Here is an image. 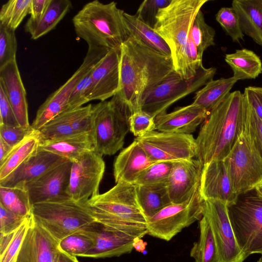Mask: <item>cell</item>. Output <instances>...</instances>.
<instances>
[{
	"label": "cell",
	"instance_id": "cell-1",
	"mask_svg": "<svg viewBox=\"0 0 262 262\" xmlns=\"http://www.w3.org/2000/svg\"><path fill=\"white\" fill-rule=\"evenodd\" d=\"M175 71L171 56L128 36L120 46V89L116 95L130 110H140L144 99Z\"/></svg>",
	"mask_w": 262,
	"mask_h": 262
},
{
	"label": "cell",
	"instance_id": "cell-2",
	"mask_svg": "<svg viewBox=\"0 0 262 262\" xmlns=\"http://www.w3.org/2000/svg\"><path fill=\"white\" fill-rule=\"evenodd\" d=\"M244 113L245 98L239 91L230 93L209 113L195 139V158L203 165L228 155L239 134Z\"/></svg>",
	"mask_w": 262,
	"mask_h": 262
},
{
	"label": "cell",
	"instance_id": "cell-3",
	"mask_svg": "<svg viewBox=\"0 0 262 262\" xmlns=\"http://www.w3.org/2000/svg\"><path fill=\"white\" fill-rule=\"evenodd\" d=\"M86 203L97 223L135 238L148 234L147 219L138 202L135 184L116 183Z\"/></svg>",
	"mask_w": 262,
	"mask_h": 262
},
{
	"label": "cell",
	"instance_id": "cell-4",
	"mask_svg": "<svg viewBox=\"0 0 262 262\" xmlns=\"http://www.w3.org/2000/svg\"><path fill=\"white\" fill-rule=\"evenodd\" d=\"M124 13L115 2H89L73 18L75 31L87 43L89 48L110 50L120 48L128 37Z\"/></svg>",
	"mask_w": 262,
	"mask_h": 262
},
{
	"label": "cell",
	"instance_id": "cell-5",
	"mask_svg": "<svg viewBox=\"0 0 262 262\" xmlns=\"http://www.w3.org/2000/svg\"><path fill=\"white\" fill-rule=\"evenodd\" d=\"M132 113L116 95L109 101L93 105L90 134L95 152L101 156H112L122 148L130 131Z\"/></svg>",
	"mask_w": 262,
	"mask_h": 262
},
{
	"label": "cell",
	"instance_id": "cell-6",
	"mask_svg": "<svg viewBox=\"0 0 262 262\" xmlns=\"http://www.w3.org/2000/svg\"><path fill=\"white\" fill-rule=\"evenodd\" d=\"M224 161L235 193L238 196L262 181V155L246 110L238 137Z\"/></svg>",
	"mask_w": 262,
	"mask_h": 262
},
{
	"label": "cell",
	"instance_id": "cell-7",
	"mask_svg": "<svg viewBox=\"0 0 262 262\" xmlns=\"http://www.w3.org/2000/svg\"><path fill=\"white\" fill-rule=\"evenodd\" d=\"M208 0H171L160 9L154 30L167 43L173 65L192 40L191 31L194 18Z\"/></svg>",
	"mask_w": 262,
	"mask_h": 262
},
{
	"label": "cell",
	"instance_id": "cell-8",
	"mask_svg": "<svg viewBox=\"0 0 262 262\" xmlns=\"http://www.w3.org/2000/svg\"><path fill=\"white\" fill-rule=\"evenodd\" d=\"M32 214L35 223L58 242L96 222L86 202L72 199L33 204Z\"/></svg>",
	"mask_w": 262,
	"mask_h": 262
},
{
	"label": "cell",
	"instance_id": "cell-9",
	"mask_svg": "<svg viewBox=\"0 0 262 262\" xmlns=\"http://www.w3.org/2000/svg\"><path fill=\"white\" fill-rule=\"evenodd\" d=\"M228 208L236 240L246 257L262 254V200L255 190L239 195Z\"/></svg>",
	"mask_w": 262,
	"mask_h": 262
},
{
	"label": "cell",
	"instance_id": "cell-10",
	"mask_svg": "<svg viewBox=\"0 0 262 262\" xmlns=\"http://www.w3.org/2000/svg\"><path fill=\"white\" fill-rule=\"evenodd\" d=\"M215 68L203 66L193 77L185 79L174 71L168 77L155 88L144 99L140 110L154 118L166 112L167 108L177 101L199 90L212 80Z\"/></svg>",
	"mask_w": 262,
	"mask_h": 262
},
{
	"label": "cell",
	"instance_id": "cell-11",
	"mask_svg": "<svg viewBox=\"0 0 262 262\" xmlns=\"http://www.w3.org/2000/svg\"><path fill=\"white\" fill-rule=\"evenodd\" d=\"M204 200L200 188L187 201L171 203L147 220L148 234L170 241L203 216Z\"/></svg>",
	"mask_w": 262,
	"mask_h": 262
},
{
	"label": "cell",
	"instance_id": "cell-12",
	"mask_svg": "<svg viewBox=\"0 0 262 262\" xmlns=\"http://www.w3.org/2000/svg\"><path fill=\"white\" fill-rule=\"evenodd\" d=\"M154 162H176L195 157V139L191 134L153 130L135 139Z\"/></svg>",
	"mask_w": 262,
	"mask_h": 262
},
{
	"label": "cell",
	"instance_id": "cell-13",
	"mask_svg": "<svg viewBox=\"0 0 262 262\" xmlns=\"http://www.w3.org/2000/svg\"><path fill=\"white\" fill-rule=\"evenodd\" d=\"M109 51L104 49L88 48L86 56L79 68L39 107L31 125L35 130L38 131L52 119L66 112L69 99L76 84Z\"/></svg>",
	"mask_w": 262,
	"mask_h": 262
},
{
	"label": "cell",
	"instance_id": "cell-14",
	"mask_svg": "<svg viewBox=\"0 0 262 262\" xmlns=\"http://www.w3.org/2000/svg\"><path fill=\"white\" fill-rule=\"evenodd\" d=\"M105 167L102 156L94 150L72 161L67 190L69 196L74 201L85 203L99 194V185Z\"/></svg>",
	"mask_w": 262,
	"mask_h": 262
},
{
	"label": "cell",
	"instance_id": "cell-15",
	"mask_svg": "<svg viewBox=\"0 0 262 262\" xmlns=\"http://www.w3.org/2000/svg\"><path fill=\"white\" fill-rule=\"evenodd\" d=\"M203 215L207 219L215 241L220 262H243L246 258L232 229L228 206L223 202L205 200Z\"/></svg>",
	"mask_w": 262,
	"mask_h": 262
},
{
	"label": "cell",
	"instance_id": "cell-16",
	"mask_svg": "<svg viewBox=\"0 0 262 262\" xmlns=\"http://www.w3.org/2000/svg\"><path fill=\"white\" fill-rule=\"evenodd\" d=\"M71 166L72 161L67 159L37 179L26 183L25 186L32 205L71 199L67 193Z\"/></svg>",
	"mask_w": 262,
	"mask_h": 262
},
{
	"label": "cell",
	"instance_id": "cell-17",
	"mask_svg": "<svg viewBox=\"0 0 262 262\" xmlns=\"http://www.w3.org/2000/svg\"><path fill=\"white\" fill-rule=\"evenodd\" d=\"M120 48L110 50L96 64L91 74L89 101H106L120 89Z\"/></svg>",
	"mask_w": 262,
	"mask_h": 262
},
{
	"label": "cell",
	"instance_id": "cell-18",
	"mask_svg": "<svg viewBox=\"0 0 262 262\" xmlns=\"http://www.w3.org/2000/svg\"><path fill=\"white\" fill-rule=\"evenodd\" d=\"M200 192L204 200H219L228 206L236 202L238 195L233 189L224 160H212L203 165Z\"/></svg>",
	"mask_w": 262,
	"mask_h": 262
},
{
	"label": "cell",
	"instance_id": "cell-19",
	"mask_svg": "<svg viewBox=\"0 0 262 262\" xmlns=\"http://www.w3.org/2000/svg\"><path fill=\"white\" fill-rule=\"evenodd\" d=\"M203 166L196 159L173 163L166 182L172 203L187 201L200 188Z\"/></svg>",
	"mask_w": 262,
	"mask_h": 262
},
{
	"label": "cell",
	"instance_id": "cell-20",
	"mask_svg": "<svg viewBox=\"0 0 262 262\" xmlns=\"http://www.w3.org/2000/svg\"><path fill=\"white\" fill-rule=\"evenodd\" d=\"M92 106L91 104L82 106L52 119L38 130L41 142L90 133Z\"/></svg>",
	"mask_w": 262,
	"mask_h": 262
},
{
	"label": "cell",
	"instance_id": "cell-21",
	"mask_svg": "<svg viewBox=\"0 0 262 262\" xmlns=\"http://www.w3.org/2000/svg\"><path fill=\"white\" fill-rule=\"evenodd\" d=\"M86 230L95 239L93 248L83 257L106 258L130 253L134 248L135 238L95 222Z\"/></svg>",
	"mask_w": 262,
	"mask_h": 262
},
{
	"label": "cell",
	"instance_id": "cell-22",
	"mask_svg": "<svg viewBox=\"0 0 262 262\" xmlns=\"http://www.w3.org/2000/svg\"><path fill=\"white\" fill-rule=\"evenodd\" d=\"M58 244V242L33 219L16 262H54L59 251Z\"/></svg>",
	"mask_w": 262,
	"mask_h": 262
},
{
	"label": "cell",
	"instance_id": "cell-23",
	"mask_svg": "<svg viewBox=\"0 0 262 262\" xmlns=\"http://www.w3.org/2000/svg\"><path fill=\"white\" fill-rule=\"evenodd\" d=\"M208 113L193 103L179 107L173 111L155 118L156 129L159 132L191 134L202 124Z\"/></svg>",
	"mask_w": 262,
	"mask_h": 262
},
{
	"label": "cell",
	"instance_id": "cell-24",
	"mask_svg": "<svg viewBox=\"0 0 262 262\" xmlns=\"http://www.w3.org/2000/svg\"><path fill=\"white\" fill-rule=\"evenodd\" d=\"M0 84L4 88L19 125L29 127L26 92L16 59L0 68Z\"/></svg>",
	"mask_w": 262,
	"mask_h": 262
},
{
	"label": "cell",
	"instance_id": "cell-25",
	"mask_svg": "<svg viewBox=\"0 0 262 262\" xmlns=\"http://www.w3.org/2000/svg\"><path fill=\"white\" fill-rule=\"evenodd\" d=\"M155 162L148 156L139 143L134 141L123 149L114 163V177L116 183L135 184L138 177Z\"/></svg>",
	"mask_w": 262,
	"mask_h": 262
},
{
	"label": "cell",
	"instance_id": "cell-26",
	"mask_svg": "<svg viewBox=\"0 0 262 262\" xmlns=\"http://www.w3.org/2000/svg\"><path fill=\"white\" fill-rule=\"evenodd\" d=\"M66 160L51 152L38 149L8 177L0 181V186L14 187L25 185Z\"/></svg>",
	"mask_w": 262,
	"mask_h": 262
},
{
	"label": "cell",
	"instance_id": "cell-27",
	"mask_svg": "<svg viewBox=\"0 0 262 262\" xmlns=\"http://www.w3.org/2000/svg\"><path fill=\"white\" fill-rule=\"evenodd\" d=\"M73 161L84 154L94 150L90 133L41 142L39 148Z\"/></svg>",
	"mask_w": 262,
	"mask_h": 262
},
{
	"label": "cell",
	"instance_id": "cell-28",
	"mask_svg": "<svg viewBox=\"0 0 262 262\" xmlns=\"http://www.w3.org/2000/svg\"><path fill=\"white\" fill-rule=\"evenodd\" d=\"M232 7L244 34L262 48V0H234Z\"/></svg>",
	"mask_w": 262,
	"mask_h": 262
},
{
	"label": "cell",
	"instance_id": "cell-29",
	"mask_svg": "<svg viewBox=\"0 0 262 262\" xmlns=\"http://www.w3.org/2000/svg\"><path fill=\"white\" fill-rule=\"evenodd\" d=\"M124 20L128 36L158 53L171 56L168 45L154 28L144 23L135 14L124 12Z\"/></svg>",
	"mask_w": 262,
	"mask_h": 262
},
{
	"label": "cell",
	"instance_id": "cell-30",
	"mask_svg": "<svg viewBox=\"0 0 262 262\" xmlns=\"http://www.w3.org/2000/svg\"><path fill=\"white\" fill-rule=\"evenodd\" d=\"M225 61L233 72V77L237 81L255 79L262 73V62L253 51L242 49L227 54Z\"/></svg>",
	"mask_w": 262,
	"mask_h": 262
},
{
	"label": "cell",
	"instance_id": "cell-31",
	"mask_svg": "<svg viewBox=\"0 0 262 262\" xmlns=\"http://www.w3.org/2000/svg\"><path fill=\"white\" fill-rule=\"evenodd\" d=\"M135 185L138 202L147 220L172 203L166 183Z\"/></svg>",
	"mask_w": 262,
	"mask_h": 262
},
{
	"label": "cell",
	"instance_id": "cell-32",
	"mask_svg": "<svg viewBox=\"0 0 262 262\" xmlns=\"http://www.w3.org/2000/svg\"><path fill=\"white\" fill-rule=\"evenodd\" d=\"M237 81L233 76L212 79L195 93L192 103L202 107L209 113L225 99Z\"/></svg>",
	"mask_w": 262,
	"mask_h": 262
},
{
	"label": "cell",
	"instance_id": "cell-33",
	"mask_svg": "<svg viewBox=\"0 0 262 262\" xmlns=\"http://www.w3.org/2000/svg\"><path fill=\"white\" fill-rule=\"evenodd\" d=\"M72 8L69 0H51L46 12L36 23L26 24L25 29L31 38L37 39L54 29Z\"/></svg>",
	"mask_w": 262,
	"mask_h": 262
},
{
	"label": "cell",
	"instance_id": "cell-34",
	"mask_svg": "<svg viewBox=\"0 0 262 262\" xmlns=\"http://www.w3.org/2000/svg\"><path fill=\"white\" fill-rule=\"evenodd\" d=\"M40 143L39 131L35 130L14 147L5 161L0 164V181L5 179L34 155L38 150Z\"/></svg>",
	"mask_w": 262,
	"mask_h": 262
},
{
	"label": "cell",
	"instance_id": "cell-35",
	"mask_svg": "<svg viewBox=\"0 0 262 262\" xmlns=\"http://www.w3.org/2000/svg\"><path fill=\"white\" fill-rule=\"evenodd\" d=\"M200 237L193 243L190 256L195 262H220L217 249L210 225L203 215L199 222Z\"/></svg>",
	"mask_w": 262,
	"mask_h": 262
},
{
	"label": "cell",
	"instance_id": "cell-36",
	"mask_svg": "<svg viewBox=\"0 0 262 262\" xmlns=\"http://www.w3.org/2000/svg\"><path fill=\"white\" fill-rule=\"evenodd\" d=\"M0 204L13 213L25 217L32 213V204L25 185L0 186Z\"/></svg>",
	"mask_w": 262,
	"mask_h": 262
},
{
	"label": "cell",
	"instance_id": "cell-37",
	"mask_svg": "<svg viewBox=\"0 0 262 262\" xmlns=\"http://www.w3.org/2000/svg\"><path fill=\"white\" fill-rule=\"evenodd\" d=\"M33 220L31 213L16 230L7 234H1L0 262H16Z\"/></svg>",
	"mask_w": 262,
	"mask_h": 262
},
{
	"label": "cell",
	"instance_id": "cell-38",
	"mask_svg": "<svg viewBox=\"0 0 262 262\" xmlns=\"http://www.w3.org/2000/svg\"><path fill=\"white\" fill-rule=\"evenodd\" d=\"M32 0H9L0 10V24L13 31L31 12Z\"/></svg>",
	"mask_w": 262,
	"mask_h": 262
},
{
	"label": "cell",
	"instance_id": "cell-39",
	"mask_svg": "<svg viewBox=\"0 0 262 262\" xmlns=\"http://www.w3.org/2000/svg\"><path fill=\"white\" fill-rule=\"evenodd\" d=\"M95 244V239L86 230L76 232L69 235L58 242V249L72 256L84 255L91 250Z\"/></svg>",
	"mask_w": 262,
	"mask_h": 262
},
{
	"label": "cell",
	"instance_id": "cell-40",
	"mask_svg": "<svg viewBox=\"0 0 262 262\" xmlns=\"http://www.w3.org/2000/svg\"><path fill=\"white\" fill-rule=\"evenodd\" d=\"M215 30L206 23L204 14L200 10L194 18L191 36L200 55L203 56L208 48L215 45Z\"/></svg>",
	"mask_w": 262,
	"mask_h": 262
},
{
	"label": "cell",
	"instance_id": "cell-41",
	"mask_svg": "<svg viewBox=\"0 0 262 262\" xmlns=\"http://www.w3.org/2000/svg\"><path fill=\"white\" fill-rule=\"evenodd\" d=\"M173 163L169 162H157L153 163L141 172L135 185H149L166 183Z\"/></svg>",
	"mask_w": 262,
	"mask_h": 262
},
{
	"label": "cell",
	"instance_id": "cell-42",
	"mask_svg": "<svg viewBox=\"0 0 262 262\" xmlns=\"http://www.w3.org/2000/svg\"><path fill=\"white\" fill-rule=\"evenodd\" d=\"M215 19L233 42L244 40V34L238 17L232 7L221 8L216 14Z\"/></svg>",
	"mask_w": 262,
	"mask_h": 262
},
{
	"label": "cell",
	"instance_id": "cell-43",
	"mask_svg": "<svg viewBox=\"0 0 262 262\" xmlns=\"http://www.w3.org/2000/svg\"><path fill=\"white\" fill-rule=\"evenodd\" d=\"M16 51L15 31L0 24V68L16 59Z\"/></svg>",
	"mask_w": 262,
	"mask_h": 262
},
{
	"label": "cell",
	"instance_id": "cell-44",
	"mask_svg": "<svg viewBox=\"0 0 262 262\" xmlns=\"http://www.w3.org/2000/svg\"><path fill=\"white\" fill-rule=\"evenodd\" d=\"M93 68L88 71L75 85L69 99L66 112L80 107L89 101L88 98Z\"/></svg>",
	"mask_w": 262,
	"mask_h": 262
},
{
	"label": "cell",
	"instance_id": "cell-45",
	"mask_svg": "<svg viewBox=\"0 0 262 262\" xmlns=\"http://www.w3.org/2000/svg\"><path fill=\"white\" fill-rule=\"evenodd\" d=\"M129 125L130 131L136 137L156 129L155 118L141 110L132 113L129 118Z\"/></svg>",
	"mask_w": 262,
	"mask_h": 262
},
{
	"label": "cell",
	"instance_id": "cell-46",
	"mask_svg": "<svg viewBox=\"0 0 262 262\" xmlns=\"http://www.w3.org/2000/svg\"><path fill=\"white\" fill-rule=\"evenodd\" d=\"M171 0H145L140 5L135 15L154 28L159 10L167 6Z\"/></svg>",
	"mask_w": 262,
	"mask_h": 262
},
{
	"label": "cell",
	"instance_id": "cell-47",
	"mask_svg": "<svg viewBox=\"0 0 262 262\" xmlns=\"http://www.w3.org/2000/svg\"><path fill=\"white\" fill-rule=\"evenodd\" d=\"M35 131L31 126L23 127L0 125V137L13 147L21 143Z\"/></svg>",
	"mask_w": 262,
	"mask_h": 262
},
{
	"label": "cell",
	"instance_id": "cell-48",
	"mask_svg": "<svg viewBox=\"0 0 262 262\" xmlns=\"http://www.w3.org/2000/svg\"><path fill=\"white\" fill-rule=\"evenodd\" d=\"M26 217L13 213L0 204L1 234H7L16 230L23 223Z\"/></svg>",
	"mask_w": 262,
	"mask_h": 262
},
{
	"label": "cell",
	"instance_id": "cell-49",
	"mask_svg": "<svg viewBox=\"0 0 262 262\" xmlns=\"http://www.w3.org/2000/svg\"><path fill=\"white\" fill-rule=\"evenodd\" d=\"M0 125L20 126L3 85L0 84Z\"/></svg>",
	"mask_w": 262,
	"mask_h": 262
},
{
	"label": "cell",
	"instance_id": "cell-50",
	"mask_svg": "<svg viewBox=\"0 0 262 262\" xmlns=\"http://www.w3.org/2000/svg\"><path fill=\"white\" fill-rule=\"evenodd\" d=\"M243 94L248 104L262 120V87L248 86Z\"/></svg>",
	"mask_w": 262,
	"mask_h": 262
},
{
	"label": "cell",
	"instance_id": "cell-51",
	"mask_svg": "<svg viewBox=\"0 0 262 262\" xmlns=\"http://www.w3.org/2000/svg\"><path fill=\"white\" fill-rule=\"evenodd\" d=\"M245 105L247 114L251 127L258 147L262 155V120L260 119L255 113L254 111L248 104L246 100Z\"/></svg>",
	"mask_w": 262,
	"mask_h": 262
},
{
	"label": "cell",
	"instance_id": "cell-52",
	"mask_svg": "<svg viewBox=\"0 0 262 262\" xmlns=\"http://www.w3.org/2000/svg\"><path fill=\"white\" fill-rule=\"evenodd\" d=\"M51 0H32L30 18L26 24L38 22L46 12Z\"/></svg>",
	"mask_w": 262,
	"mask_h": 262
},
{
	"label": "cell",
	"instance_id": "cell-53",
	"mask_svg": "<svg viewBox=\"0 0 262 262\" xmlns=\"http://www.w3.org/2000/svg\"><path fill=\"white\" fill-rule=\"evenodd\" d=\"M13 147L0 137V164L2 163L12 150Z\"/></svg>",
	"mask_w": 262,
	"mask_h": 262
},
{
	"label": "cell",
	"instance_id": "cell-54",
	"mask_svg": "<svg viewBox=\"0 0 262 262\" xmlns=\"http://www.w3.org/2000/svg\"><path fill=\"white\" fill-rule=\"evenodd\" d=\"M77 259L76 256H72L59 250L54 260V262H74Z\"/></svg>",
	"mask_w": 262,
	"mask_h": 262
},
{
	"label": "cell",
	"instance_id": "cell-55",
	"mask_svg": "<svg viewBox=\"0 0 262 262\" xmlns=\"http://www.w3.org/2000/svg\"><path fill=\"white\" fill-rule=\"evenodd\" d=\"M146 243L144 242L141 238H136L134 240V248L139 252H142L146 248Z\"/></svg>",
	"mask_w": 262,
	"mask_h": 262
},
{
	"label": "cell",
	"instance_id": "cell-56",
	"mask_svg": "<svg viewBox=\"0 0 262 262\" xmlns=\"http://www.w3.org/2000/svg\"><path fill=\"white\" fill-rule=\"evenodd\" d=\"M254 189L257 195L262 200V181L258 184Z\"/></svg>",
	"mask_w": 262,
	"mask_h": 262
},
{
	"label": "cell",
	"instance_id": "cell-57",
	"mask_svg": "<svg viewBox=\"0 0 262 262\" xmlns=\"http://www.w3.org/2000/svg\"><path fill=\"white\" fill-rule=\"evenodd\" d=\"M257 262H262V255H261V257L259 258V259H258V260L257 261Z\"/></svg>",
	"mask_w": 262,
	"mask_h": 262
},
{
	"label": "cell",
	"instance_id": "cell-58",
	"mask_svg": "<svg viewBox=\"0 0 262 262\" xmlns=\"http://www.w3.org/2000/svg\"><path fill=\"white\" fill-rule=\"evenodd\" d=\"M74 262H79V261H78V259H76Z\"/></svg>",
	"mask_w": 262,
	"mask_h": 262
}]
</instances>
